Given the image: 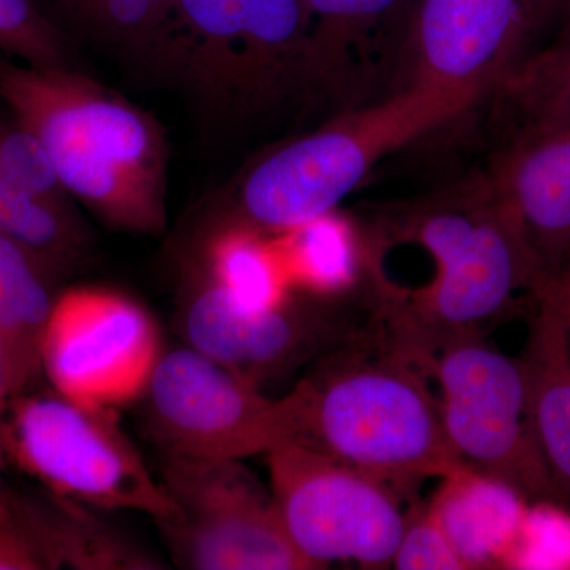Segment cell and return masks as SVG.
I'll return each instance as SVG.
<instances>
[{
	"label": "cell",
	"mask_w": 570,
	"mask_h": 570,
	"mask_svg": "<svg viewBox=\"0 0 570 570\" xmlns=\"http://www.w3.org/2000/svg\"><path fill=\"white\" fill-rule=\"evenodd\" d=\"M163 352L159 326L137 299L77 285L56 296L41 371L59 395L116 411L141 400Z\"/></svg>",
	"instance_id": "8fae6325"
},
{
	"label": "cell",
	"mask_w": 570,
	"mask_h": 570,
	"mask_svg": "<svg viewBox=\"0 0 570 570\" xmlns=\"http://www.w3.org/2000/svg\"><path fill=\"white\" fill-rule=\"evenodd\" d=\"M530 2L539 21L546 14H549L551 10L558 9L561 3L568 2V0H530Z\"/></svg>",
	"instance_id": "4dcf8cb0"
},
{
	"label": "cell",
	"mask_w": 570,
	"mask_h": 570,
	"mask_svg": "<svg viewBox=\"0 0 570 570\" xmlns=\"http://www.w3.org/2000/svg\"><path fill=\"white\" fill-rule=\"evenodd\" d=\"M145 426L167 455L245 460L291 438V396L261 387L190 347L164 351L141 396Z\"/></svg>",
	"instance_id": "30bf717a"
},
{
	"label": "cell",
	"mask_w": 570,
	"mask_h": 570,
	"mask_svg": "<svg viewBox=\"0 0 570 570\" xmlns=\"http://www.w3.org/2000/svg\"><path fill=\"white\" fill-rule=\"evenodd\" d=\"M519 224L543 281L570 261V129L519 135L489 179Z\"/></svg>",
	"instance_id": "5bb4252c"
},
{
	"label": "cell",
	"mask_w": 570,
	"mask_h": 570,
	"mask_svg": "<svg viewBox=\"0 0 570 570\" xmlns=\"http://www.w3.org/2000/svg\"><path fill=\"white\" fill-rule=\"evenodd\" d=\"M0 452L56 497L96 510H135L174 521L178 505L154 479L115 409L51 393L11 397L0 423Z\"/></svg>",
	"instance_id": "5b68a950"
},
{
	"label": "cell",
	"mask_w": 570,
	"mask_h": 570,
	"mask_svg": "<svg viewBox=\"0 0 570 570\" xmlns=\"http://www.w3.org/2000/svg\"><path fill=\"white\" fill-rule=\"evenodd\" d=\"M138 55L219 122L258 118L321 82L303 0H176Z\"/></svg>",
	"instance_id": "3957f363"
},
{
	"label": "cell",
	"mask_w": 570,
	"mask_h": 570,
	"mask_svg": "<svg viewBox=\"0 0 570 570\" xmlns=\"http://www.w3.org/2000/svg\"><path fill=\"white\" fill-rule=\"evenodd\" d=\"M478 99L415 80L376 107L341 116L255 164L232 217L276 235L335 212L381 157L452 121Z\"/></svg>",
	"instance_id": "277c9868"
},
{
	"label": "cell",
	"mask_w": 570,
	"mask_h": 570,
	"mask_svg": "<svg viewBox=\"0 0 570 570\" xmlns=\"http://www.w3.org/2000/svg\"><path fill=\"white\" fill-rule=\"evenodd\" d=\"M542 283V269L523 232L491 190L466 249L430 283L382 306V341L419 367L445 344L479 336L483 326L509 309L517 295L530 292L534 296Z\"/></svg>",
	"instance_id": "8992f818"
},
{
	"label": "cell",
	"mask_w": 570,
	"mask_h": 570,
	"mask_svg": "<svg viewBox=\"0 0 570 570\" xmlns=\"http://www.w3.org/2000/svg\"><path fill=\"white\" fill-rule=\"evenodd\" d=\"M202 272L243 305L268 309L292 298L275 235L228 217L206 238Z\"/></svg>",
	"instance_id": "d6986e66"
},
{
	"label": "cell",
	"mask_w": 570,
	"mask_h": 570,
	"mask_svg": "<svg viewBox=\"0 0 570 570\" xmlns=\"http://www.w3.org/2000/svg\"><path fill=\"white\" fill-rule=\"evenodd\" d=\"M67 36L140 52L170 18L176 0H37Z\"/></svg>",
	"instance_id": "7402d4cb"
},
{
	"label": "cell",
	"mask_w": 570,
	"mask_h": 570,
	"mask_svg": "<svg viewBox=\"0 0 570 570\" xmlns=\"http://www.w3.org/2000/svg\"><path fill=\"white\" fill-rule=\"evenodd\" d=\"M0 235L37 255L62 277L88 257V230L70 198L26 189L0 174Z\"/></svg>",
	"instance_id": "44dd1931"
},
{
	"label": "cell",
	"mask_w": 570,
	"mask_h": 570,
	"mask_svg": "<svg viewBox=\"0 0 570 570\" xmlns=\"http://www.w3.org/2000/svg\"><path fill=\"white\" fill-rule=\"evenodd\" d=\"M291 396L288 441L407 490L461 468L425 373L381 335L328 352Z\"/></svg>",
	"instance_id": "7a4b0ae2"
},
{
	"label": "cell",
	"mask_w": 570,
	"mask_h": 570,
	"mask_svg": "<svg viewBox=\"0 0 570 570\" xmlns=\"http://www.w3.org/2000/svg\"><path fill=\"white\" fill-rule=\"evenodd\" d=\"M0 55L40 69H78L73 40L37 0H0Z\"/></svg>",
	"instance_id": "d4e9b609"
},
{
	"label": "cell",
	"mask_w": 570,
	"mask_h": 570,
	"mask_svg": "<svg viewBox=\"0 0 570 570\" xmlns=\"http://www.w3.org/2000/svg\"><path fill=\"white\" fill-rule=\"evenodd\" d=\"M187 347L262 389L316 355L365 340L377 321H348L337 311L295 302L255 309L224 291L204 272L187 284L178 313Z\"/></svg>",
	"instance_id": "7c38bea8"
},
{
	"label": "cell",
	"mask_w": 570,
	"mask_h": 570,
	"mask_svg": "<svg viewBox=\"0 0 570 570\" xmlns=\"http://www.w3.org/2000/svg\"><path fill=\"white\" fill-rule=\"evenodd\" d=\"M61 279L37 255L0 235V358L10 400L29 393L43 374L41 346Z\"/></svg>",
	"instance_id": "e0dca14e"
},
{
	"label": "cell",
	"mask_w": 570,
	"mask_h": 570,
	"mask_svg": "<svg viewBox=\"0 0 570 570\" xmlns=\"http://www.w3.org/2000/svg\"><path fill=\"white\" fill-rule=\"evenodd\" d=\"M501 88L520 121L517 137L570 129V33L513 67Z\"/></svg>",
	"instance_id": "603a6c76"
},
{
	"label": "cell",
	"mask_w": 570,
	"mask_h": 570,
	"mask_svg": "<svg viewBox=\"0 0 570 570\" xmlns=\"http://www.w3.org/2000/svg\"><path fill=\"white\" fill-rule=\"evenodd\" d=\"M436 381L442 426L461 466L501 480L527 501L558 502L528 419L520 360L461 337L419 367Z\"/></svg>",
	"instance_id": "52a82bcc"
},
{
	"label": "cell",
	"mask_w": 570,
	"mask_h": 570,
	"mask_svg": "<svg viewBox=\"0 0 570 570\" xmlns=\"http://www.w3.org/2000/svg\"><path fill=\"white\" fill-rule=\"evenodd\" d=\"M10 403L9 385H7L6 370H3L2 358H0V423L6 415L7 407Z\"/></svg>",
	"instance_id": "1f68e13d"
},
{
	"label": "cell",
	"mask_w": 570,
	"mask_h": 570,
	"mask_svg": "<svg viewBox=\"0 0 570 570\" xmlns=\"http://www.w3.org/2000/svg\"><path fill=\"white\" fill-rule=\"evenodd\" d=\"M292 291L318 299L343 298L358 283L362 243L354 225L335 212L275 235Z\"/></svg>",
	"instance_id": "ffe728a7"
},
{
	"label": "cell",
	"mask_w": 570,
	"mask_h": 570,
	"mask_svg": "<svg viewBox=\"0 0 570 570\" xmlns=\"http://www.w3.org/2000/svg\"><path fill=\"white\" fill-rule=\"evenodd\" d=\"M0 174L33 193L70 198L52 174L39 142L7 108L0 111Z\"/></svg>",
	"instance_id": "484cf974"
},
{
	"label": "cell",
	"mask_w": 570,
	"mask_h": 570,
	"mask_svg": "<svg viewBox=\"0 0 570 570\" xmlns=\"http://www.w3.org/2000/svg\"><path fill=\"white\" fill-rule=\"evenodd\" d=\"M535 22L530 0H419L417 80L480 97L515 67Z\"/></svg>",
	"instance_id": "4fadbf2b"
},
{
	"label": "cell",
	"mask_w": 570,
	"mask_h": 570,
	"mask_svg": "<svg viewBox=\"0 0 570 570\" xmlns=\"http://www.w3.org/2000/svg\"><path fill=\"white\" fill-rule=\"evenodd\" d=\"M17 502L18 493H14L0 475V523H13Z\"/></svg>",
	"instance_id": "f546056e"
},
{
	"label": "cell",
	"mask_w": 570,
	"mask_h": 570,
	"mask_svg": "<svg viewBox=\"0 0 570 570\" xmlns=\"http://www.w3.org/2000/svg\"><path fill=\"white\" fill-rule=\"evenodd\" d=\"M17 527L28 532L51 569L157 570L163 562L134 539L112 528L92 508L50 493L47 499L20 497Z\"/></svg>",
	"instance_id": "ac0fdd59"
},
{
	"label": "cell",
	"mask_w": 570,
	"mask_h": 570,
	"mask_svg": "<svg viewBox=\"0 0 570 570\" xmlns=\"http://www.w3.org/2000/svg\"><path fill=\"white\" fill-rule=\"evenodd\" d=\"M524 501L508 483L461 466L442 478L426 508L466 570L493 569L508 564Z\"/></svg>",
	"instance_id": "2e32d148"
},
{
	"label": "cell",
	"mask_w": 570,
	"mask_h": 570,
	"mask_svg": "<svg viewBox=\"0 0 570 570\" xmlns=\"http://www.w3.org/2000/svg\"><path fill=\"white\" fill-rule=\"evenodd\" d=\"M0 100L26 127L63 193L134 235L167 225L168 142L148 111L78 69L0 55Z\"/></svg>",
	"instance_id": "6da1fadb"
},
{
	"label": "cell",
	"mask_w": 570,
	"mask_h": 570,
	"mask_svg": "<svg viewBox=\"0 0 570 570\" xmlns=\"http://www.w3.org/2000/svg\"><path fill=\"white\" fill-rule=\"evenodd\" d=\"M392 568L400 570H466L444 531L428 512V508L412 510Z\"/></svg>",
	"instance_id": "4316f807"
},
{
	"label": "cell",
	"mask_w": 570,
	"mask_h": 570,
	"mask_svg": "<svg viewBox=\"0 0 570 570\" xmlns=\"http://www.w3.org/2000/svg\"><path fill=\"white\" fill-rule=\"evenodd\" d=\"M535 294L549 296L554 306L560 309L570 328V261L562 266L560 272L547 277Z\"/></svg>",
	"instance_id": "f1b7e54d"
},
{
	"label": "cell",
	"mask_w": 570,
	"mask_h": 570,
	"mask_svg": "<svg viewBox=\"0 0 570 570\" xmlns=\"http://www.w3.org/2000/svg\"><path fill=\"white\" fill-rule=\"evenodd\" d=\"M265 455L281 523L314 569L392 566L407 517L395 489L288 439Z\"/></svg>",
	"instance_id": "ba28073f"
},
{
	"label": "cell",
	"mask_w": 570,
	"mask_h": 570,
	"mask_svg": "<svg viewBox=\"0 0 570 570\" xmlns=\"http://www.w3.org/2000/svg\"><path fill=\"white\" fill-rule=\"evenodd\" d=\"M243 460L164 453V489L178 505L156 521L175 564L190 570H314L288 539L272 491Z\"/></svg>",
	"instance_id": "9c48e42d"
},
{
	"label": "cell",
	"mask_w": 570,
	"mask_h": 570,
	"mask_svg": "<svg viewBox=\"0 0 570 570\" xmlns=\"http://www.w3.org/2000/svg\"><path fill=\"white\" fill-rule=\"evenodd\" d=\"M406 0H303L311 21V48L321 82L343 73L347 51L360 36L395 13Z\"/></svg>",
	"instance_id": "cb8c5ba5"
},
{
	"label": "cell",
	"mask_w": 570,
	"mask_h": 570,
	"mask_svg": "<svg viewBox=\"0 0 570 570\" xmlns=\"http://www.w3.org/2000/svg\"><path fill=\"white\" fill-rule=\"evenodd\" d=\"M535 313L520 362L528 419L558 501L570 505V328L549 296Z\"/></svg>",
	"instance_id": "9a60e30c"
},
{
	"label": "cell",
	"mask_w": 570,
	"mask_h": 570,
	"mask_svg": "<svg viewBox=\"0 0 570 570\" xmlns=\"http://www.w3.org/2000/svg\"><path fill=\"white\" fill-rule=\"evenodd\" d=\"M50 561L28 532L0 523V570H47Z\"/></svg>",
	"instance_id": "83f0119b"
}]
</instances>
